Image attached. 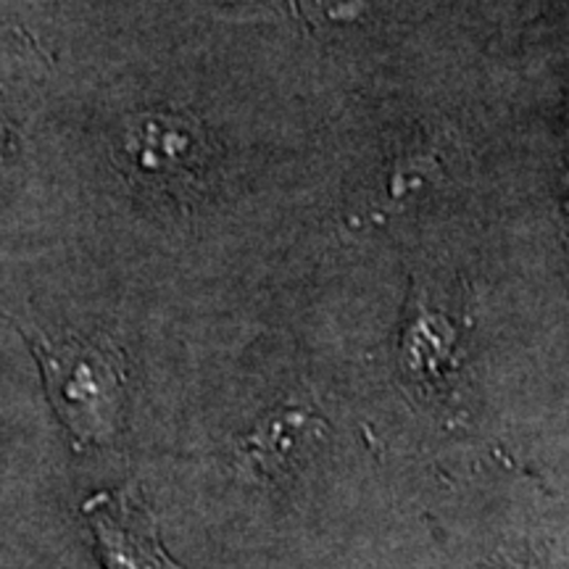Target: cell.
<instances>
[{"instance_id":"3","label":"cell","mask_w":569,"mask_h":569,"mask_svg":"<svg viewBox=\"0 0 569 569\" xmlns=\"http://www.w3.org/2000/svg\"><path fill=\"white\" fill-rule=\"evenodd\" d=\"M507 569H557V567L543 565V561L530 559V561H517V565H511V567H507Z\"/></svg>"},{"instance_id":"1","label":"cell","mask_w":569,"mask_h":569,"mask_svg":"<svg viewBox=\"0 0 569 569\" xmlns=\"http://www.w3.org/2000/svg\"><path fill=\"white\" fill-rule=\"evenodd\" d=\"M53 407L77 438L109 436L122 411L124 369L117 348L106 340L34 338Z\"/></svg>"},{"instance_id":"2","label":"cell","mask_w":569,"mask_h":569,"mask_svg":"<svg viewBox=\"0 0 569 569\" xmlns=\"http://www.w3.org/2000/svg\"><path fill=\"white\" fill-rule=\"evenodd\" d=\"M296 6L309 24H343L367 11V0H296Z\"/></svg>"}]
</instances>
